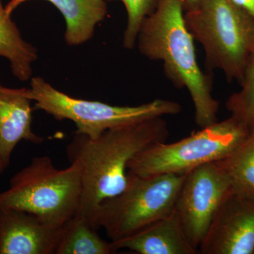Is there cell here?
I'll return each mask as SVG.
<instances>
[{"label":"cell","instance_id":"cell-12","mask_svg":"<svg viewBox=\"0 0 254 254\" xmlns=\"http://www.w3.org/2000/svg\"><path fill=\"white\" fill-rule=\"evenodd\" d=\"M111 245L115 252L128 250L139 254H199L187 238L175 210L143 230L111 242Z\"/></svg>","mask_w":254,"mask_h":254},{"label":"cell","instance_id":"cell-18","mask_svg":"<svg viewBox=\"0 0 254 254\" xmlns=\"http://www.w3.org/2000/svg\"><path fill=\"white\" fill-rule=\"evenodd\" d=\"M123 3L127 12V25L123 36L124 47L133 49L143 20L151 14L158 6L157 0H107Z\"/></svg>","mask_w":254,"mask_h":254},{"label":"cell","instance_id":"cell-1","mask_svg":"<svg viewBox=\"0 0 254 254\" xmlns=\"http://www.w3.org/2000/svg\"><path fill=\"white\" fill-rule=\"evenodd\" d=\"M168 136L163 118L111 128L95 138L75 133L66 147V155L70 163L78 162L82 169L81 201L76 215L93 227L102 202L118 195L126 187L129 162L146 148L166 142Z\"/></svg>","mask_w":254,"mask_h":254},{"label":"cell","instance_id":"cell-20","mask_svg":"<svg viewBox=\"0 0 254 254\" xmlns=\"http://www.w3.org/2000/svg\"><path fill=\"white\" fill-rule=\"evenodd\" d=\"M163 0H157V3L160 2ZM182 4H183L184 11H191L196 9L199 5L201 0H182Z\"/></svg>","mask_w":254,"mask_h":254},{"label":"cell","instance_id":"cell-10","mask_svg":"<svg viewBox=\"0 0 254 254\" xmlns=\"http://www.w3.org/2000/svg\"><path fill=\"white\" fill-rule=\"evenodd\" d=\"M62 229L23 210L0 209V254H55Z\"/></svg>","mask_w":254,"mask_h":254},{"label":"cell","instance_id":"cell-11","mask_svg":"<svg viewBox=\"0 0 254 254\" xmlns=\"http://www.w3.org/2000/svg\"><path fill=\"white\" fill-rule=\"evenodd\" d=\"M32 100L28 88H11L0 83V175L9 168L20 141L41 144L44 138L32 130Z\"/></svg>","mask_w":254,"mask_h":254},{"label":"cell","instance_id":"cell-6","mask_svg":"<svg viewBox=\"0 0 254 254\" xmlns=\"http://www.w3.org/2000/svg\"><path fill=\"white\" fill-rule=\"evenodd\" d=\"M186 175L165 174L143 177L127 171L121 193L104 200L93 220L95 229H104L111 242L130 236L170 215Z\"/></svg>","mask_w":254,"mask_h":254},{"label":"cell","instance_id":"cell-17","mask_svg":"<svg viewBox=\"0 0 254 254\" xmlns=\"http://www.w3.org/2000/svg\"><path fill=\"white\" fill-rule=\"evenodd\" d=\"M240 91L229 97L227 110L250 132L254 131V53L246 66Z\"/></svg>","mask_w":254,"mask_h":254},{"label":"cell","instance_id":"cell-16","mask_svg":"<svg viewBox=\"0 0 254 254\" xmlns=\"http://www.w3.org/2000/svg\"><path fill=\"white\" fill-rule=\"evenodd\" d=\"M214 163L226 174L234 192L254 200V131L230 155Z\"/></svg>","mask_w":254,"mask_h":254},{"label":"cell","instance_id":"cell-7","mask_svg":"<svg viewBox=\"0 0 254 254\" xmlns=\"http://www.w3.org/2000/svg\"><path fill=\"white\" fill-rule=\"evenodd\" d=\"M250 133L243 124L230 116L180 141L163 142L146 148L132 159L127 171L143 177L186 175L200 165L225 158Z\"/></svg>","mask_w":254,"mask_h":254},{"label":"cell","instance_id":"cell-15","mask_svg":"<svg viewBox=\"0 0 254 254\" xmlns=\"http://www.w3.org/2000/svg\"><path fill=\"white\" fill-rule=\"evenodd\" d=\"M86 219L76 215L64 224L55 254H110L115 253L100 237Z\"/></svg>","mask_w":254,"mask_h":254},{"label":"cell","instance_id":"cell-3","mask_svg":"<svg viewBox=\"0 0 254 254\" xmlns=\"http://www.w3.org/2000/svg\"><path fill=\"white\" fill-rule=\"evenodd\" d=\"M70 163L59 170L50 157H35L0 193V209L23 210L51 226L63 227L77 213L82 193L81 165Z\"/></svg>","mask_w":254,"mask_h":254},{"label":"cell","instance_id":"cell-8","mask_svg":"<svg viewBox=\"0 0 254 254\" xmlns=\"http://www.w3.org/2000/svg\"><path fill=\"white\" fill-rule=\"evenodd\" d=\"M231 190L228 177L215 163L200 165L187 174L175 211L187 238L197 250L215 212Z\"/></svg>","mask_w":254,"mask_h":254},{"label":"cell","instance_id":"cell-5","mask_svg":"<svg viewBox=\"0 0 254 254\" xmlns=\"http://www.w3.org/2000/svg\"><path fill=\"white\" fill-rule=\"evenodd\" d=\"M28 95L37 109L58 121L67 120L76 125V133L95 138L103 132L167 115L181 113L182 105L173 100L155 99L136 106H117L70 96L41 76L31 78Z\"/></svg>","mask_w":254,"mask_h":254},{"label":"cell","instance_id":"cell-9","mask_svg":"<svg viewBox=\"0 0 254 254\" xmlns=\"http://www.w3.org/2000/svg\"><path fill=\"white\" fill-rule=\"evenodd\" d=\"M198 252L254 254V200L230 190L215 212Z\"/></svg>","mask_w":254,"mask_h":254},{"label":"cell","instance_id":"cell-4","mask_svg":"<svg viewBox=\"0 0 254 254\" xmlns=\"http://www.w3.org/2000/svg\"><path fill=\"white\" fill-rule=\"evenodd\" d=\"M185 20L204 50L206 66L240 83L254 53V18L232 0H201Z\"/></svg>","mask_w":254,"mask_h":254},{"label":"cell","instance_id":"cell-19","mask_svg":"<svg viewBox=\"0 0 254 254\" xmlns=\"http://www.w3.org/2000/svg\"><path fill=\"white\" fill-rule=\"evenodd\" d=\"M254 19V0H232Z\"/></svg>","mask_w":254,"mask_h":254},{"label":"cell","instance_id":"cell-14","mask_svg":"<svg viewBox=\"0 0 254 254\" xmlns=\"http://www.w3.org/2000/svg\"><path fill=\"white\" fill-rule=\"evenodd\" d=\"M0 57L9 63L13 75L20 81H29L33 74L32 65L38 60V52L23 39L21 32L6 12L0 0Z\"/></svg>","mask_w":254,"mask_h":254},{"label":"cell","instance_id":"cell-13","mask_svg":"<svg viewBox=\"0 0 254 254\" xmlns=\"http://www.w3.org/2000/svg\"><path fill=\"white\" fill-rule=\"evenodd\" d=\"M10 0L5 6L8 14L25 1ZM58 8L66 23L64 39L69 46H78L90 41L97 25L108 14L107 0H46Z\"/></svg>","mask_w":254,"mask_h":254},{"label":"cell","instance_id":"cell-2","mask_svg":"<svg viewBox=\"0 0 254 254\" xmlns=\"http://www.w3.org/2000/svg\"><path fill=\"white\" fill-rule=\"evenodd\" d=\"M182 0H163L143 20L137 43L140 53L163 63L165 76L179 88H186L200 128L217 123L219 102L212 94L213 80L197 61L194 39L187 28Z\"/></svg>","mask_w":254,"mask_h":254}]
</instances>
